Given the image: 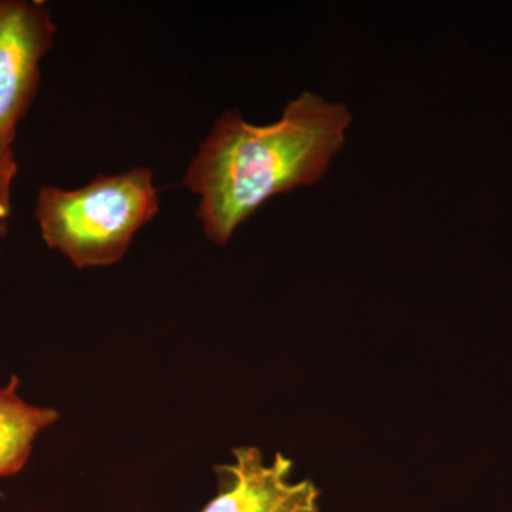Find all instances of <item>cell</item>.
I'll list each match as a JSON object with an SVG mask.
<instances>
[{"instance_id": "7a4b0ae2", "label": "cell", "mask_w": 512, "mask_h": 512, "mask_svg": "<svg viewBox=\"0 0 512 512\" xmlns=\"http://www.w3.org/2000/svg\"><path fill=\"white\" fill-rule=\"evenodd\" d=\"M160 212L151 168L99 175L76 190L42 187L35 218L47 247L76 268L117 264L144 225Z\"/></svg>"}, {"instance_id": "277c9868", "label": "cell", "mask_w": 512, "mask_h": 512, "mask_svg": "<svg viewBox=\"0 0 512 512\" xmlns=\"http://www.w3.org/2000/svg\"><path fill=\"white\" fill-rule=\"evenodd\" d=\"M292 467L281 453L266 464L259 448H235L232 463L214 467L218 494L201 512H319V488L289 481Z\"/></svg>"}, {"instance_id": "6da1fadb", "label": "cell", "mask_w": 512, "mask_h": 512, "mask_svg": "<svg viewBox=\"0 0 512 512\" xmlns=\"http://www.w3.org/2000/svg\"><path fill=\"white\" fill-rule=\"evenodd\" d=\"M352 114L312 92L288 101L281 119L248 123L237 110L215 120L183 185L200 197L205 237L224 247L266 201L318 183L342 150Z\"/></svg>"}, {"instance_id": "5b68a950", "label": "cell", "mask_w": 512, "mask_h": 512, "mask_svg": "<svg viewBox=\"0 0 512 512\" xmlns=\"http://www.w3.org/2000/svg\"><path fill=\"white\" fill-rule=\"evenodd\" d=\"M20 380L0 389V477L16 476L28 463L36 437L59 419L57 410L33 406L19 396Z\"/></svg>"}, {"instance_id": "3957f363", "label": "cell", "mask_w": 512, "mask_h": 512, "mask_svg": "<svg viewBox=\"0 0 512 512\" xmlns=\"http://www.w3.org/2000/svg\"><path fill=\"white\" fill-rule=\"evenodd\" d=\"M57 26L42 2L0 0V163L16 164L15 143L40 83Z\"/></svg>"}, {"instance_id": "8992f818", "label": "cell", "mask_w": 512, "mask_h": 512, "mask_svg": "<svg viewBox=\"0 0 512 512\" xmlns=\"http://www.w3.org/2000/svg\"><path fill=\"white\" fill-rule=\"evenodd\" d=\"M18 171V163H0V237H5L9 231L12 217V187Z\"/></svg>"}]
</instances>
